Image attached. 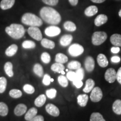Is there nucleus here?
<instances>
[{"label": "nucleus", "mask_w": 121, "mask_h": 121, "mask_svg": "<svg viewBox=\"0 0 121 121\" xmlns=\"http://www.w3.org/2000/svg\"><path fill=\"white\" fill-rule=\"evenodd\" d=\"M40 15L45 22L52 25H57L61 21L60 13L52 7H42L40 10Z\"/></svg>", "instance_id": "nucleus-1"}, {"label": "nucleus", "mask_w": 121, "mask_h": 121, "mask_svg": "<svg viewBox=\"0 0 121 121\" xmlns=\"http://www.w3.org/2000/svg\"><path fill=\"white\" fill-rule=\"evenodd\" d=\"M5 31L9 36L15 39L22 38L25 34V29L20 24H12L6 28Z\"/></svg>", "instance_id": "nucleus-2"}, {"label": "nucleus", "mask_w": 121, "mask_h": 121, "mask_svg": "<svg viewBox=\"0 0 121 121\" xmlns=\"http://www.w3.org/2000/svg\"><path fill=\"white\" fill-rule=\"evenodd\" d=\"M22 23L30 26L39 27L43 25L42 20L31 13H25L22 17Z\"/></svg>", "instance_id": "nucleus-3"}, {"label": "nucleus", "mask_w": 121, "mask_h": 121, "mask_svg": "<svg viewBox=\"0 0 121 121\" xmlns=\"http://www.w3.org/2000/svg\"><path fill=\"white\" fill-rule=\"evenodd\" d=\"M107 39V34L104 31H96L93 33L91 42L93 45H100L104 43Z\"/></svg>", "instance_id": "nucleus-4"}, {"label": "nucleus", "mask_w": 121, "mask_h": 121, "mask_svg": "<svg viewBox=\"0 0 121 121\" xmlns=\"http://www.w3.org/2000/svg\"><path fill=\"white\" fill-rule=\"evenodd\" d=\"M69 53L71 56L78 57L83 53L84 51V47L79 44H73L69 48Z\"/></svg>", "instance_id": "nucleus-5"}, {"label": "nucleus", "mask_w": 121, "mask_h": 121, "mask_svg": "<svg viewBox=\"0 0 121 121\" xmlns=\"http://www.w3.org/2000/svg\"><path fill=\"white\" fill-rule=\"evenodd\" d=\"M91 100L93 102H98L102 100L103 98V92L99 87H94L91 92L90 96Z\"/></svg>", "instance_id": "nucleus-6"}, {"label": "nucleus", "mask_w": 121, "mask_h": 121, "mask_svg": "<svg viewBox=\"0 0 121 121\" xmlns=\"http://www.w3.org/2000/svg\"><path fill=\"white\" fill-rule=\"evenodd\" d=\"M28 33L29 35L35 40L40 41L42 39L41 31L38 27L30 26L28 28Z\"/></svg>", "instance_id": "nucleus-7"}, {"label": "nucleus", "mask_w": 121, "mask_h": 121, "mask_svg": "<svg viewBox=\"0 0 121 121\" xmlns=\"http://www.w3.org/2000/svg\"><path fill=\"white\" fill-rule=\"evenodd\" d=\"M60 31L61 30L59 27L52 25V26H48L45 29L44 32L45 35L48 37H53L58 35L60 33Z\"/></svg>", "instance_id": "nucleus-8"}, {"label": "nucleus", "mask_w": 121, "mask_h": 121, "mask_svg": "<svg viewBox=\"0 0 121 121\" xmlns=\"http://www.w3.org/2000/svg\"><path fill=\"white\" fill-rule=\"evenodd\" d=\"M116 74L117 72L113 68H110L106 71L104 78L106 81L109 83H113L116 80Z\"/></svg>", "instance_id": "nucleus-9"}, {"label": "nucleus", "mask_w": 121, "mask_h": 121, "mask_svg": "<svg viewBox=\"0 0 121 121\" xmlns=\"http://www.w3.org/2000/svg\"><path fill=\"white\" fill-rule=\"evenodd\" d=\"M45 110L48 114L53 117H58L60 115V112L58 107L53 104H48L45 107Z\"/></svg>", "instance_id": "nucleus-10"}, {"label": "nucleus", "mask_w": 121, "mask_h": 121, "mask_svg": "<svg viewBox=\"0 0 121 121\" xmlns=\"http://www.w3.org/2000/svg\"><path fill=\"white\" fill-rule=\"evenodd\" d=\"M85 67L87 72L93 71L95 67V61L93 57L91 56L86 57L85 60Z\"/></svg>", "instance_id": "nucleus-11"}, {"label": "nucleus", "mask_w": 121, "mask_h": 121, "mask_svg": "<svg viewBox=\"0 0 121 121\" xmlns=\"http://www.w3.org/2000/svg\"><path fill=\"white\" fill-rule=\"evenodd\" d=\"M108 21V17L107 15L104 14H100L95 18L94 24L96 26H102V25L105 24Z\"/></svg>", "instance_id": "nucleus-12"}, {"label": "nucleus", "mask_w": 121, "mask_h": 121, "mask_svg": "<svg viewBox=\"0 0 121 121\" xmlns=\"http://www.w3.org/2000/svg\"><path fill=\"white\" fill-rule=\"evenodd\" d=\"M73 37L70 34H66L60 38V44L63 47H66L70 44L71 43Z\"/></svg>", "instance_id": "nucleus-13"}, {"label": "nucleus", "mask_w": 121, "mask_h": 121, "mask_svg": "<svg viewBox=\"0 0 121 121\" xmlns=\"http://www.w3.org/2000/svg\"><path fill=\"white\" fill-rule=\"evenodd\" d=\"M27 107L24 104H19L15 107L14 113L16 116H21L26 113Z\"/></svg>", "instance_id": "nucleus-14"}, {"label": "nucleus", "mask_w": 121, "mask_h": 121, "mask_svg": "<svg viewBox=\"0 0 121 121\" xmlns=\"http://www.w3.org/2000/svg\"><path fill=\"white\" fill-rule=\"evenodd\" d=\"M15 2V0H2L0 3V7L2 10H8L13 6Z\"/></svg>", "instance_id": "nucleus-15"}, {"label": "nucleus", "mask_w": 121, "mask_h": 121, "mask_svg": "<svg viewBox=\"0 0 121 121\" xmlns=\"http://www.w3.org/2000/svg\"><path fill=\"white\" fill-rule=\"evenodd\" d=\"M97 62L99 66L102 67H106L108 65V60L104 54L100 53L98 54Z\"/></svg>", "instance_id": "nucleus-16"}, {"label": "nucleus", "mask_w": 121, "mask_h": 121, "mask_svg": "<svg viewBox=\"0 0 121 121\" xmlns=\"http://www.w3.org/2000/svg\"><path fill=\"white\" fill-rule=\"evenodd\" d=\"M110 40L113 45L121 47V35L118 34H113L110 37Z\"/></svg>", "instance_id": "nucleus-17"}, {"label": "nucleus", "mask_w": 121, "mask_h": 121, "mask_svg": "<svg viewBox=\"0 0 121 121\" xmlns=\"http://www.w3.org/2000/svg\"><path fill=\"white\" fill-rule=\"evenodd\" d=\"M98 9L95 6H90L85 10V15L88 17H91L98 13Z\"/></svg>", "instance_id": "nucleus-18"}, {"label": "nucleus", "mask_w": 121, "mask_h": 121, "mask_svg": "<svg viewBox=\"0 0 121 121\" xmlns=\"http://www.w3.org/2000/svg\"><path fill=\"white\" fill-rule=\"evenodd\" d=\"M89 96L88 95L86 94H81L79 95L77 98V100H78V105L81 107H84L86 105L88 102Z\"/></svg>", "instance_id": "nucleus-19"}, {"label": "nucleus", "mask_w": 121, "mask_h": 121, "mask_svg": "<svg viewBox=\"0 0 121 121\" xmlns=\"http://www.w3.org/2000/svg\"><path fill=\"white\" fill-rule=\"evenodd\" d=\"M95 82L91 78H89L86 80L85 84V86L83 89L84 92L86 93H88L93 90V89L94 87Z\"/></svg>", "instance_id": "nucleus-20"}, {"label": "nucleus", "mask_w": 121, "mask_h": 121, "mask_svg": "<svg viewBox=\"0 0 121 121\" xmlns=\"http://www.w3.org/2000/svg\"><path fill=\"white\" fill-rule=\"evenodd\" d=\"M18 49V47L16 44H12L7 48L5 51L6 55L9 57H12L16 53Z\"/></svg>", "instance_id": "nucleus-21"}, {"label": "nucleus", "mask_w": 121, "mask_h": 121, "mask_svg": "<svg viewBox=\"0 0 121 121\" xmlns=\"http://www.w3.org/2000/svg\"><path fill=\"white\" fill-rule=\"evenodd\" d=\"M13 65L10 62H7L4 64V70L6 75L10 78H12L13 76Z\"/></svg>", "instance_id": "nucleus-22"}, {"label": "nucleus", "mask_w": 121, "mask_h": 121, "mask_svg": "<svg viewBox=\"0 0 121 121\" xmlns=\"http://www.w3.org/2000/svg\"><path fill=\"white\" fill-rule=\"evenodd\" d=\"M38 113L37 109L35 108H31L27 112V113L25 114V119L26 121H30V119L33 118L34 117L37 116Z\"/></svg>", "instance_id": "nucleus-23"}, {"label": "nucleus", "mask_w": 121, "mask_h": 121, "mask_svg": "<svg viewBox=\"0 0 121 121\" xmlns=\"http://www.w3.org/2000/svg\"><path fill=\"white\" fill-rule=\"evenodd\" d=\"M41 44L43 47L48 48V49H53L55 47V43H54V42L46 38L42 39Z\"/></svg>", "instance_id": "nucleus-24"}, {"label": "nucleus", "mask_w": 121, "mask_h": 121, "mask_svg": "<svg viewBox=\"0 0 121 121\" xmlns=\"http://www.w3.org/2000/svg\"><path fill=\"white\" fill-rule=\"evenodd\" d=\"M113 111L116 113V114L121 115V100L119 99L116 100L113 103L112 106Z\"/></svg>", "instance_id": "nucleus-25"}, {"label": "nucleus", "mask_w": 121, "mask_h": 121, "mask_svg": "<svg viewBox=\"0 0 121 121\" xmlns=\"http://www.w3.org/2000/svg\"><path fill=\"white\" fill-rule=\"evenodd\" d=\"M46 102V96L45 95L41 94L35 100L34 104L38 107H41Z\"/></svg>", "instance_id": "nucleus-26"}, {"label": "nucleus", "mask_w": 121, "mask_h": 121, "mask_svg": "<svg viewBox=\"0 0 121 121\" xmlns=\"http://www.w3.org/2000/svg\"><path fill=\"white\" fill-rule=\"evenodd\" d=\"M33 71L35 75H37L38 76L41 78L43 76V67L39 63H36L33 67Z\"/></svg>", "instance_id": "nucleus-27"}, {"label": "nucleus", "mask_w": 121, "mask_h": 121, "mask_svg": "<svg viewBox=\"0 0 121 121\" xmlns=\"http://www.w3.org/2000/svg\"><path fill=\"white\" fill-rule=\"evenodd\" d=\"M55 60L56 62L57 63L63 64V63H66L68 61V57L64 54L60 53H57L56 54Z\"/></svg>", "instance_id": "nucleus-28"}, {"label": "nucleus", "mask_w": 121, "mask_h": 121, "mask_svg": "<svg viewBox=\"0 0 121 121\" xmlns=\"http://www.w3.org/2000/svg\"><path fill=\"white\" fill-rule=\"evenodd\" d=\"M63 27L66 30L69 31H75L76 30V26L75 24L70 21L65 22L63 24Z\"/></svg>", "instance_id": "nucleus-29"}, {"label": "nucleus", "mask_w": 121, "mask_h": 121, "mask_svg": "<svg viewBox=\"0 0 121 121\" xmlns=\"http://www.w3.org/2000/svg\"><path fill=\"white\" fill-rule=\"evenodd\" d=\"M65 69V66L62 63H55L53 64L51 66V69L53 71L57 72V73H60L61 71L64 70Z\"/></svg>", "instance_id": "nucleus-30"}, {"label": "nucleus", "mask_w": 121, "mask_h": 121, "mask_svg": "<svg viewBox=\"0 0 121 121\" xmlns=\"http://www.w3.org/2000/svg\"><path fill=\"white\" fill-rule=\"evenodd\" d=\"M90 121H105V120L100 113L95 112L91 115Z\"/></svg>", "instance_id": "nucleus-31"}, {"label": "nucleus", "mask_w": 121, "mask_h": 121, "mask_svg": "<svg viewBox=\"0 0 121 121\" xmlns=\"http://www.w3.org/2000/svg\"><path fill=\"white\" fill-rule=\"evenodd\" d=\"M9 112V108L7 105L3 102H0V116H6Z\"/></svg>", "instance_id": "nucleus-32"}, {"label": "nucleus", "mask_w": 121, "mask_h": 121, "mask_svg": "<svg viewBox=\"0 0 121 121\" xmlns=\"http://www.w3.org/2000/svg\"><path fill=\"white\" fill-rule=\"evenodd\" d=\"M9 95L15 99L19 98L22 96V92L18 89H12L9 92Z\"/></svg>", "instance_id": "nucleus-33"}, {"label": "nucleus", "mask_w": 121, "mask_h": 121, "mask_svg": "<svg viewBox=\"0 0 121 121\" xmlns=\"http://www.w3.org/2000/svg\"><path fill=\"white\" fill-rule=\"evenodd\" d=\"M58 81L59 84L63 87H66L68 86V85H69L67 78L63 75H60L58 77Z\"/></svg>", "instance_id": "nucleus-34"}, {"label": "nucleus", "mask_w": 121, "mask_h": 121, "mask_svg": "<svg viewBox=\"0 0 121 121\" xmlns=\"http://www.w3.org/2000/svg\"><path fill=\"white\" fill-rule=\"evenodd\" d=\"M68 69H78L81 67V63L76 60H72L67 65Z\"/></svg>", "instance_id": "nucleus-35"}, {"label": "nucleus", "mask_w": 121, "mask_h": 121, "mask_svg": "<svg viewBox=\"0 0 121 121\" xmlns=\"http://www.w3.org/2000/svg\"><path fill=\"white\" fill-rule=\"evenodd\" d=\"M22 46L25 49H33L35 47L36 44L31 40H25L22 43Z\"/></svg>", "instance_id": "nucleus-36"}, {"label": "nucleus", "mask_w": 121, "mask_h": 121, "mask_svg": "<svg viewBox=\"0 0 121 121\" xmlns=\"http://www.w3.org/2000/svg\"><path fill=\"white\" fill-rule=\"evenodd\" d=\"M7 86V80L4 77L0 78V93H3Z\"/></svg>", "instance_id": "nucleus-37"}, {"label": "nucleus", "mask_w": 121, "mask_h": 121, "mask_svg": "<svg viewBox=\"0 0 121 121\" xmlns=\"http://www.w3.org/2000/svg\"><path fill=\"white\" fill-rule=\"evenodd\" d=\"M57 94V90L55 89H50L46 91L47 96L49 99H54Z\"/></svg>", "instance_id": "nucleus-38"}, {"label": "nucleus", "mask_w": 121, "mask_h": 121, "mask_svg": "<svg viewBox=\"0 0 121 121\" xmlns=\"http://www.w3.org/2000/svg\"><path fill=\"white\" fill-rule=\"evenodd\" d=\"M41 60L43 63L48 64L51 62V58L49 54L47 52H44L41 55Z\"/></svg>", "instance_id": "nucleus-39"}, {"label": "nucleus", "mask_w": 121, "mask_h": 121, "mask_svg": "<svg viewBox=\"0 0 121 121\" xmlns=\"http://www.w3.org/2000/svg\"><path fill=\"white\" fill-rule=\"evenodd\" d=\"M23 90L25 93L29 94H32L35 92L34 87L29 84L25 85L23 87Z\"/></svg>", "instance_id": "nucleus-40"}, {"label": "nucleus", "mask_w": 121, "mask_h": 121, "mask_svg": "<svg viewBox=\"0 0 121 121\" xmlns=\"http://www.w3.org/2000/svg\"><path fill=\"white\" fill-rule=\"evenodd\" d=\"M76 76L78 79H79L80 80H83V78H84L85 72L84 69H83L82 68L80 67V69H76Z\"/></svg>", "instance_id": "nucleus-41"}, {"label": "nucleus", "mask_w": 121, "mask_h": 121, "mask_svg": "<svg viewBox=\"0 0 121 121\" xmlns=\"http://www.w3.org/2000/svg\"><path fill=\"white\" fill-rule=\"evenodd\" d=\"M66 78H67V79H69V81H72L73 82V81L77 78L76 76V72L72 71H68L67 73V77Z\"/></svg>", "instance_id": "nucleus-42"}, {"label": "nucleus", "mask_w": 121, "mask_h": 121, "mask_svg": "<svg viewBox=\"0 0 121 121\" xmlns=\"http://www.w3.org/2000/svg\"><path fill=\"white\" fill-rule=\"evenodd\" d=\"M51 76L48 74H45L43 79V84L45 86L49 85L51 84Z\"/></svg>", "instance_id": "nucleus-43"}, {"label": "nucleus", "mask_w": 121, "mask_h": 121, "mask_svg": "<svg viewBox=\"0 0 121 121\" xmlns=\"http://www.w3.org/2000/svg\"><path fill=\"white\" fill-rule=\"evenodd\" d=\"M45 4L49 6H56L58 4V0H42Z\"/></svg>", "instance_id": "nucleus-44"}, {"label": "nucleus", "mask_w": 121, "mask_h": 121, "mask_svg": "<svg viewBox=\"0 0 121 121\" xmlns=\"http://www.w3.org/2000/svg\"><path fill=\"white\" fill-rule=\"evenodd\" d=\"M73 84L76 87L79 89L80 87H81L83 85V82L82 80H80L79 79L76 78L75 81H73Z\"/></svg>", "instance_id": "nucleus-45"}, {"label": "nucleus", "mask_w": 121, "mask_h": 121, "mask_svg": "<svg viewBox=\"0 0 121 121\" xmlns=\"http://www.w3.org/2000/svg\"><path fill=\"white\" fill-rule=\"evenodd\" d=\"M29 121H44V119L41 115H38V116H36L35 117Z\"/></svg>", "instance_id": "nucleus-46"}, {"label": "nucleus", "mask_w": 121, "mask_h": 121, "mask_svg": "<svg viewBox=\"0 0 121 121\" xmlns=\"http://www.w3.org/2000/svg\"><path fill=\"white\" fill-rule=\"evenodd\" d=\"M116 80L119 84H121V67L118 69L117 74H116Z\"/></svg>", "instance_id": "nucleus-47"}, {"label": "nucleus", "mask_w": 121, "mask_h": 121, "mask_svg": "<svg viewBox=\"0 0 121 121\" xmlns=\"http://www.w3.org/2000/svg\"><path fill=\"white\" fill-rule=\"evenodd\" d=\"M120 60L121 58L118 56H113L111 58V61L113 63H118Z\"/></svg>", "instance_id": "nucleus-48"}, {"label": "nucleus", "mask_w": 121, "mask_h": 121, "mask_svg": "<svg viewBox=\"0 0 121 121\" xmlns=\"http://www.w3.org/2000/svg\"><path fill=\"white\" fill-rule=\"evenodd\" d=\"M119 51H120V48H119V47H114L111 48V52L113 53H118L119 52Z\"/></svg>", "instance_id": "nucleus-49"}, {"label": "nucleus", "mask_w": 121, "mask_h": 121, "mask_svg": "<svg viewBox=\"0 0 121 121\" xmlns=\"http://www.w3.org/2000/svg\"><path fill=\"white\" fill-rule=\"evenodd\" d=\"M69 4L73 6H75L78 4V0H69Z\"/></svg>", "instance_id": "nucleus-50"}, {"label": "nucleus", "mask_w": 121, "mask_h": 121, "mask_svg": "<svg viewBox=\"0 0 121 121\" xmlns=\"http://www.w3.org/2000/svg\"><path fill=\"white\" fill-rule=\"evenodd\" d=\"M91 1L94 3H96V4H100V3L104 2L105 0H91Z\"/></svg>", "instance_id": "nucleus-51"}, {"label": "nucleus", "mask_w": 121, "mask_h": 121, "mask_svg": "<svg viewBox=\"0 0 121 121\" xmlns=\"http://www.w3.org/2000/svg\"><path fill=\"white\" fill-rule=\"evenodd\" d=\"M60 73H61L63 75H65V72L64 71V70H62V71H61Z\"/></svg>", "instance_id": "nucleus-52"}, {"label": "nucleus", "mask_w": 121, "mask_h": 121, "mask_svg": "<svg viewBox=\"0 0 121 121\" xmlns=\"http://www.w3.org/2000/svg\"><path fill=\"white\" fill-rule=\"evenodd\" d=\"M118 15H119V16H120V17H121V9L120 10V11H119V13H118Z\"/></svg>", "instance_id": "nucleus-53"}, {"label": "nucleus", "mask_w": 121, "mask_h": 121, "mask_svg": "<svg viewBox=\"0 0 121 121\" xmlns=\"http://www.w3.org/2000/svg\"><path fill=\"white\" fill-rule=\"evenodd\" d=\"M54 79L53 78H51V82H53Z\"/></svg>", "instance_id": "nucleus-54"}, {"label": "nucleus", "mask_w": 121, "mask_h": 121, "mask_svg": "<svg viewBox=\"0 0 121 121\" xmlns=\"http://www.w3.org/2000/svg\"><path fill=\"white\" fill-rule=\"evenodd\" d=\"M66 71H67V72H68V71H69V69H66Z\"/></svg>", "instance_id": "nucleus-55"}]
</instances>
